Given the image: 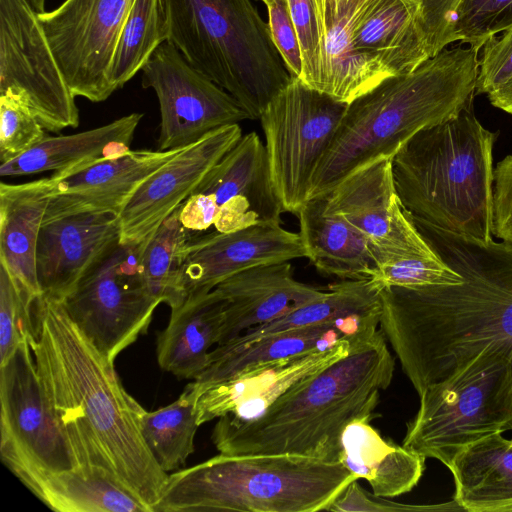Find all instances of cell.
Masks as SVG:
<instances>
[{"label":"cell","instance_id":"6da1fadb","mask_svg":"<svg viewBox=\"0 0 512 512\" xmlns=\"http://www.w3.org/2000/svg\"><path fill=\"white\" fill-rule=\"evenodd\" d=\"M412 221L463 277L457 285L380 290L379 328L419 395L486 348L512 355V244L483 243Z\"/></svg>","mask_w":512,"mask_h":512},{"label":"cell","instance_id":"7a4b0ae2","mask_svg":"<svg viewBox=\"0 0 512 512\" xmlns=\"http://www.w3.org/2000/svg\"><path fill=\"white\" fill-rule=\"evenodd\" d=\"M34 323L29 343L39 381L77 467L108 472L153 511L169 474L142 435L145 409L123 387L114 362L78 328L60 300L40 295Z\"/></svg>","mask_w":512,"mask_h":512},{"label":"cell","instance_id":"3957f363","mask_svg":"<svg viewBox=\"0 0 512 512\" xmlns=\"http://www.w3.org/2000/svg\"><path fill=\"white\" fill-rule=\"evenodd\" d=\"M395 360L380 330L348 355L292 386L259 416L218 418L212 442L219 453L291 454L340 462L341 436L354 418L375 412Z\"/></svg>","mask_w":512,"mask_h":512},{"label":"cell","instance_id":"277c9868","mask_svg":"<svg viewBox=\"0 0 512 512\" xmlns=\"http://www.w3.org/2000/svg\"><path fill=\"white\" fill-rule=\"evenodd\" d=\"M478 52L470 46L444 48L413 71L391 76L347 104L311 177L308 200L325 196L364 166L393 158L416 133L472 104Z\"/></svg>","mask_w":512,"mask_h":512},{"label":"cell","instance_id":"5b68a950","mask_svg":"<svg viewBox=\"0 0 512 512\" xmlns=\"http://www.w3.org/2000/svg\"><path fill=\"white\" fill-rule=\"evenodd\" d=\"M473 103L425 128L393 156L399 199L414 220L479 242L492 240L493 147Z\"/></svg>","mask_w":512,"mask_h":512},{"label":"cell","instance_id":"8992f818","mask_svg":"<svg viewBox=\"0 0 512 512\" xmlns=\"http://www.w3.org/2000/svg\"><path fill=\"white\" fill-rule=\"evenodd\" d=\"M357 479L341 462L291 454L219 453L169 474L153 511H327Z\"/></svg>","mask_w":512,"mask_h":512},{"label":"cell","instance_id":"52a82bcc","mask_svg":"<svg viewBox=\"0 0 512 512\" xmlns=\"http://www.w3.org/2000/svg\"><path fill=\"white\" fill-rule=\"evenodd\" d=\"M168 42L259 119L291 80L268 27L250 0H163Z\"/></svg>","mask_w":512,"mask_h":512},{"label":"cell","instance_id":"ba28073f","mask_svg":"<svg viewBox=\"0 0 512 512\" xmlns=\"http://www.w3.org/2000/svg\"><path fill=\"white\" fill-rule=\"evenodd\" d=\"M419 397L402 445L448 467L467 445L512 430V355L504 348H486Z\"/></svg>","mask_w":512,"mask_h":512},{"label":"cell","instance_id":"9c48e42d","mask_svg":"<svg viewBox=\"0 0 512 512\" xmlns=\"http://www.w3.org/2000/svg\"><path fill=\"white\" fill-rule=\"evenodd\" d=\"M346 108L292 76L261 113L270 174L285 212L297 214L308 200L311 177Z\"/></svg>","mask_w":512,"mask_h":512},{"label":"cell","instance_id":"30bf717a","mask_svg":"<svg viewBox=\"0 0 512 512\" xmlns=\"http://www.w3.org/2000/svg\"><path fill=\"white\" fill-rule=\"evenodd\" d=\"M146 242H119L61 300L67 314L109 360L147 331L161 303L141 265Z\"/></svg>","mask_w":512,"mask_h":512},{"label":"cell","instance_id":"8fae6325","mask_svg":"<svg viewBox=\"0 0 512 512\" xmlns=\"http://www.w3.org/2000/svg\"><path fill=\"white\" fill-rule=\"evenodd\" d=\"M23 102L45 130L79 125V110L29 0H0V94Z\"/></svg>","mask_w":512,"mask_h":512},{"label":"cell","instance_id":"7c38bea8","mask_svg":"<svg viewBox=\"0 0 512 512\" xmlns=\"http://www.w3.org/2000/svg\"><path fill=\"white\" fill-rule=\"evenodd\" d=\"M134 0H65L38 13L62 74L75 97L102 102L115 92L109 73L118 37Z\"/></svg>","mask_w":512,"mask_h":512},{"label":"cell","instance_id":"4fadbf2b","mask_svg":"<svg viewBox=\"0 0 512 512\" xmlns=\"http://www.w3.org/2000/svg\"><path fill=\"white\" fill-rule=\"evenodd\" d=\"M141 72L143 88H152L159 103L158 150L186 147L211 131L248 119L230 94L191 66L168 41Z\"/></svg>","mask_w":512,"mask_h":512},{"label":"cell","instance_id":"5bb4252c","mask_svg":"<svg viewBox=\"0 0 512 512\" xmlns=\"http://www.w3.org/2000/svg\"><path fill=\"white\" fill-rule=\"evenodd\" d=\"M323 197L330 212L365 236L375 264L398 258L437 256L399 199L392 158L360 168Z\"/></svg>","mask_w":512,"mask_h":512},{"label":"cell","instance_id":"9a60e30c","mask_svg":"<svg viewBox=\"0 0 512 512\" xmlns=\"http://www.w3.org/2000/svg\"><path fill=\"white\" fill-rule=\"evenodd\" d=\"M1 455L64 471L77 467L44 396L29 341L0 363Z\"/></svg>","mask_w":512,"mask_h":512},{"label":"cell","instance_id":"2e32d148","mask_svg":"<svg viewBox=\"0 0 512 512\" xmlns=\"http://www.w3.org/2000/svg\"><path fill=\"white\" fill-rule=\"evenodd\" d=\"M242 136L239 124L218 128L186 146L150 175L119 213L120 242L148 241Z\"/></svg>","mask_w":512,"mask_h":512},{"label":"cell","instance_id":"e0dca14e","mask_svg":"<svg viewBox=\"0 0 512 512\" xmlns=\"http://www.w3.org/2000/svg\"><path fill=\"white\" fill-rule=\"evenodd\" d=\"M371 338L343 339L325 349L265 362L198 390L187 385L194 398L197 423L202 425L225 415L237 420L253 419L299 381L345 357L354 346Z\"/></svg>","mask_w":512,"mask_h":512},{"label":"cell","instance_id":"ac0fdd59","mask_svg":"<svg viewBox=\"0 0 512 512\" xmlns=\"http://www.w3.org/2000/svg\"><path fill=\"white\" fill-rule=\"evenodd\" d=\"M307 258L299 233L281 224H259L230 233L191 236L180 283L187 298L215 289L227 278L253 266Z\"/></svg>","mask_w":512,"mask_h":512},{"label":"cell","instance_id":"d6986e66","mask_svg":"<svg viewBox=\"0 0 512 512\" xmlns=\"http://www.w3.org/2000/svg\"><path fill=\"white\" fill-rule=\"evenodd\" d=\"M213 196L214 230L230 233L259 224H281L285 212L274 189L264 143L255 132L215 164L193 192Z\"/></svg>","mask_w":512,"mask_h":512},{"label":"cell","instance_id":"ffe728a7","mask_svg":"<svg viewBox=\"0 0 512 512\" xmlns=\"http://www.w3.org/2000/svg\"><path fill=\"white\" fill-rule=\"evenodd\" d=\"M120 242L119 215L86 212L43 223L36 248L41 295L63 300Z\"/></svg>","mask_w":512,"mask_h":512},{"label":"cell","instance_id":"44dd1931","mask_svg":"<svg viewBox=\"0 0 512 512\" xmlns=\"http://www.w3.org/2000/svg\"><path fill=\"white\" fill-rule=\"evenodd\" d=\"M184 148L130 149L64 178L51 175L52 194L43 223L86 212L119 215L137 188Z\"/></svg>","mask_w":512,"mask_h":512},{"label":"cell","instance_id":"7402d4cb","mask_svg":"<svg viewBox=\"0 0 512 512\" xmlns=\"http://www.w3.org/2000/svg\"><path fill=\"white\" fill-rule=\"evenodd\" d=\"M380 313L324 322L269 334L248 342L216 345L203 371L189 383L198 390L256 365L328 348L343 339H368L379 332Z\"/></svg>","mask_w":512,"mask_h":512},{"label":"cell","instance_id":"603a6c76","mask_svg":"<svg viewBox=\"0 0 512 512\" xmlns=\"http://www.w3.org/2000/svg\"><path fill=\"white\" fill-rule=\"evenodd\" d=\"M215 289L226 301L219 344L269 323L326 292L296 280L290 261L253 266L227 278Z\"/></svg>","mask_w":512,"mask_h":512},{"label":"cell","instance_id":"cb8c5ba5","mask_svg":"<svg viewBox=\"0 0 512 512\" xmlns=\"http://www.w3.org/2000/svg\"><path fill=\"white\" fill-rule=\"evenodd\" d=\"M10 471L46 506L61 512H153L108 472L88 466L54 471L1 455Z\"/></svg>","mask_w":512,"mask_h":512},{"label":"cell","instance_id":"d4e9b609","mask_svg":"<svg viewBox=\"0 0 512 512\" xmlns=\"http://www.w3.org/2000/svg\"><path fill=\"white\" fill-rule=\"evenodd\" d=\"M374 0H321L324 24V71L320 92L349 104L394 76L380 61L359 52L357 27Z\"/></svg>","mask_w":512,"mask_h":512},{"label":"cell","instance_id":"484cf974","mask_svg":"<svg viewBox=\"0 0 512 512\" xmlns=\"http://www.w3.org/2000/svg\"><path fill=\"white\" fill-rule=\"evenodd\" d=\"M142 113H131L108 124L71 135L45 137L26 153L0 166L1 177L54 171L64 178L130 150Z\"/></svg>","mask_w":512,"mask_h":512},{"label":"cell","instance_id":"4316f807","mask_svg":"<svg viewBox=\"0 0 512 512\" xmlns=\"http://www.w3.org/2000/svg\"><path fill=\"white\" fill-rule=\"evenodd\" d=\"M376 416V412L366 413L346 425L339 461L358 479L366 480L375 495L393 498L418 484L426 458L382 437L371 425Z\"/></svg>","mask_w":512,"mask_h":512},{"label":"cell","instance_id":"83f0119b","mask_svg":"<svg viewBox=\"0 0 512 512\" xmlns=\"http://www.w3.org/2000/svg\"><path fill=\"white\" fill-rule=\"evenodd\" d=\"M52 186L51 177L0 184V265L36 298V248Z\"/></svg>","mask_w":512,"mask_h":512},{"label":"cell","instance_id":"f1b7e54d","mask_svg":"<svg viewBox=\"0 0 512 512\" xmlns=\"http://www.w3.org/2000/svg\"><path fill=\"white\" fill-rule=\"evenodd\" d=\"M225 306V299L213 289L190 295L171 309L169 323L157 338L160 368L178 378H197L211 347L220 342Z\"/></svg>","mask_w":512,"mask_h":512},{"label":"cell","instance_id":"f546056e","mask_svg":"<svg viewBox=\"0 0 512 512\" xmlns=\"http://www.w3.org/2000/svg\"><path fill=\"white\" fill-rule=\"evenodd\" d=\"M355 45L393 75L416 69L431 57L419 1L374 0L357 27Z\"/></svg>","mask_w":512,"mask_h":512},{"label":"cell","instance_id":"4dcf8cb0","mask_svg":"<svg viewBox=\"0 0 512 512\" xmlns=\"http://www.w3.org/2000/svg\"><path fill=\"white\" fill-rule=\"evenodd\" d=\"M453 500L469 512H512V438L496 432L467 445L452 459Z\"/></svg>","mask_w":512,"mask_h":512},{"label":"cell","instance_id":"1f68e13d","mask_svg":"<svg viewBox=\"0 0 512 512\" xmlns=\"http://www.w3.org/2000/svg\"><path fill=\"white\" fill-rule=\"evenodd\" d=\"M296 215L307 258L319 272L341 280L370 278L375 261L368 240L330 212L323 196L307 200Z\"/></svg>","mask_w":512,"mask_h":512},{"label":"cell","instance_id":"d6a6232c","mask_svg":"<svg viewBox=\"0 0 512 512\" xmlns=\"http://www.w3.org/2000/svg\"><path fill=\"white\" fill-rule=\"evenodd\" d=\"M380 312V289L371 279L341 280L330 285L322 297L232 340L248 342L286 330Z\"/></svg>","mask_w":512,"mask_h":512},{"label":"cell","instance_id":"836d02e7","mask_svg":"<svg viewBox=\"0 0 512 512\" xmlns=\"http://www.w3.org/2000/svg\"><path fill=\"white\" fill-rule=\"evenodd\" d=\"M168 40L163 0H134L117 40L109 80L114 91L142 70Z\"/></svg>","mask_w":512,"mask_h":512},{"label":"cell","instance_id":"e575fe53","mask_svg":"<svg viewBox=\"0 0 512 512\" xmlns=\"http://www.w3.org/2000/svg\"><path fill=\"white\" fill-rule=\"evenodd\" d=\"M194 398L185 387L172 403L155 411H144L141 431L159 466L165 472L178 469L194 452L197 428Z\"/></svg>","mask_w":512,"mask_h":512},{"label":"cell","instance_id":"d590c367","mask_svg":"<svg viewBox=\"0 0 512 512\" xmlns=\"http://www.w3.org/2000/svg\"><path fill=\"white\" fill-rule=\"evenodd\" d=\"M180 207L146 241L141 258L144 278L150 292L171 309L186 300L180 277L186 246L192 236L191 231L179 219Z\"/></svg>","mask_w":512,"mask_h":512},{"label":"cell","instance_id":"8d00e7d4","mask_svg":"<svg viewBox=\"0 0 512 512\" xmlns=\"http://www.w3.org/2000/svg\"><path fill=\"white\" fill-rule=\"evenodd\" d=\"M36 299L0 265V363L34 337Z\"/></svg>","mask_w":512,"mask_h":512},{"label":"cell","instance_id":"74e56055","mask_svg":"<svg viewBox=\"0 0 512 512\" xmlns=\"http://www.w3.org/2000/svg\"><path fill=\"white\" fill-rule=\"evenodd\" d=\"M371 281L381 290L386 287L419 288L457 285L463 277L438 255L432 258H398L375 264Z\"/></svg>","mask_w":512,"mask_h":512},{"label":"cell","instance_id":"f35d334b","mask_svg":"<svg viewBox=\"0 0 512 512\" xmlns=\"http://www.w3.org/2000/svg\"><path fill=\"white\" fill-rule=\"evenodd\" d=\"M302 54L300 80L320 91L324 71L325 24L321 0H287Z\"/></svg>","mask_w":512,"mask_h":512},{"label":"cell","instance_id":"ab89813d","mask_svg":"<svg viewBox=\"0 0 512 512\" xmlns=\"http://www.w3.org/2000/svg\"><path fill=\"white\" fill-rule=\"evenodd\" d=\"M512 26V0H461L452 40L479 51L492 36Z\"/></svg>","mask_w":512,"mask_h":512},{"label":"cell","instance_id":"60d3db41","mask_svg":"<svg viewBox=\"0 0 512 512\" xmlns=\"http://www.w3.org/2000/svg\"><path fill=\"white\" fill-rule=\"evenodd\" d=\"M45 137V128L23 102L10 93L0 94L1 164L18 158Z\"/></svg>","mask_w":512,"mask_h":512},{"label":"cell","instance_id":"b9f144b4","mask_svg":"<svg viewBox=\"0 0 512 512\" xmlns=\"http://www.w3.org/2000/svg\"><path fill=\"white\" fill-rule=\"evenodd\" d=\"M501 36L490 37L482 46L476 92L491 94L512 79V26Z\"/></svg>","mask_w":512,"mask_h":512},{"label":"cell","instance_id":"7bdbcfd3","mask_svg":"<svg viewBox=\"0 0 512 512\" xmlns=\"http://www.w3.org/2000/svg\"><path fill=\"white\" fill-rule=\"evenodd\" d=\"M268 27L272 41L288 71L300 78L303 68L298 35L287 0H266Z\"/></svg>","mask_w":512,"mask_h":512},{"label":"cell","instance_id":"ee69618b","mask_svg":"<svg viewBox=\"0 0 512 512\" xmlns=\"http://www.w3.org/2000/svg\"><path fill=\"white\" fill-rule=\"evenodd\" d=\"M424 30L433 57L453 42L452 28L461 0H418Z\"/></svg>","mask_w":512,"mask_h":512},{"label":"cell","instance_id":"f6af8a7d","mask_svg":"<svg viewBox=\"0 0 512 512\" xmlns=\"http://www.w3.org/2000/svg\"><path fill=\"white\" fill-rule=\"evenodd\" d=\"M492 234L512 244V154L494 170Z\"/></svg>","mask_w":512,"mask_h":512},{"label":"cell","instance_id":"bcb514c9","mask_svg":"<svg viewBox=\"0 0 512 512\" xmlns=\"http://www.w3.org/2000/svg\"><path fill=\"white\" fill-rule=\"evenodd\" d=\"M432 506L408 505L393 502L388 498L375 495L365 490L357 480L351 482L346 489L331 503L327 511L335 512H388L414 511L435 509Z\"/></svg>","mask_w":512,"mask_h":512},{"label":"cell","instance_id":"7dc6e473","mask_svg":"<svg viewBox=\"0 0 512 512\" xmlns=\"http://www.w3.org/2000/svg\"><path fill=\"white\" fill-rule=\"evenodd\" d=\"M216 216V201L205 193H192L179 209L182 225L191 232L208 230L214 225Z\"/></svg>","mask_w":512,"mask_h":512},{"label":"cell","instance_id":"c3c4849f","mask_svg":"<svg viewBox=\"0 0 512 512\" xmlns=\"http://www.w3.org/2000/svg\"><path fill=\"white\" fill-rule=\"evenodd\" d=\"M491 104L512 114V79L497 91L488 95Z\"/></svg>","mask_w":512,"mask_h":512},{"label":"cell","instance_id":"681fc988","mask_svg":"<svg viewBox=\"0 0 512 512\" xmlns=\"http://www.w3.org/2000/svg\"><path fill=\"white\" fill-rule=\"evenodd\" d=\"M37 13L45 12V0H29Z\"/></svg>","mask_w":512,"mask_h":512},{"label":"cell","instance_id":"f907efd6","mask_svg":"<svg viewBox=\"0 0 512 512\" xmlns=\"http://www.w3.org/2000/svg\"><path fill=\"white\" fill-rule=\"evenodd\" d=\"M263 3L266 1V0H261Z\"/></svg>","mask_w":512,"mask_h":512}]
</instances>
